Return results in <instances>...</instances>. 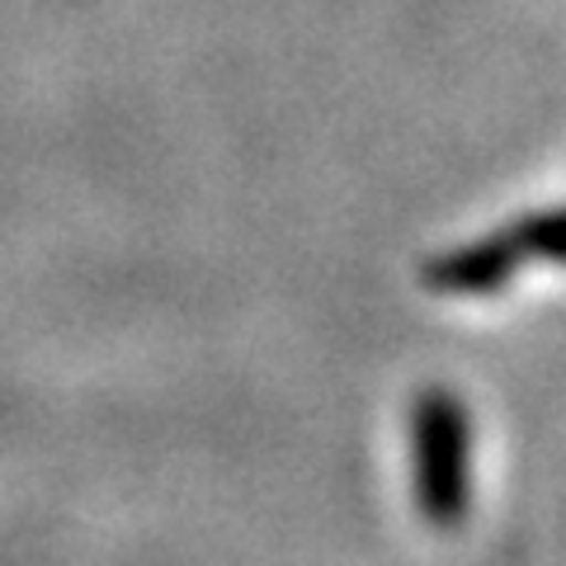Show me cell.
I'll list each match as a JSON object with an SVG mask.
<instances>
[{"instance_id":"6da1fadb","label":"cell","mask_w":566,"mask_h":566,"mask_svg":"<svg viewBox=\"0 0 566 566\" xmlns=\"http://www.w3.org/2000/svg\"><path fill=\"white\" fill-rule=\"evenodd\" d=\"M416 491L420 510L434 524H449L468 505V424L458 401L444 392L420 397L416 406Z\"/></svg>"}]
</instances>
